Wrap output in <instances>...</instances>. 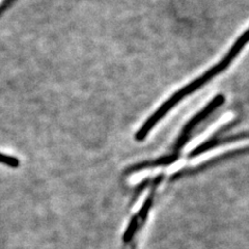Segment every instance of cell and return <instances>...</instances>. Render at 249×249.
I'll return each mask as SVG.
<instances>
[{"mask_svg": "<svg viewBox=\"0 0 249 249\" xmlns=\"http://www.w3.org/2000/svg\"><path fill=\"white\" fill-rule=\"evenodd\" d=\"M146 196H147V192H145V193L143 194L142 197L139 198V200L137 201V204L135 205V207H134V209H133V212H134V213L138 212L139 210L142 209V207L143 206V202H144V200H145V198H146Z\"/></svg>", "mask_w": 249, "mask_h": 249, "instance_id": "4", "label": "cell"}, {"mask_svg": "<svg viewBox=\"0 0 249 249\" xmlns=\"http://www.w3.org/2000/svg\"><path fill=\"white\" fill-rule=\"evenodd\" d=\"M0 163H3V164L9 165L10 167H18L20 165V161L17 158L2 153H0Z\"/></svg>", "mask_w": 249, "mask_h": 249, "instance_id": "3", "label": "cell"}, {"mask_svg": "<svg viewBox=\"0 0 249 249\" xmlns=\"http://www.w3.org/2000/svg\"><path fill=\"white\" fill-rule=\"evenodd\" d=\"M249 138V131L248 132H244V133H241V134H237V135H233V136H230L227 138H220V139H212V140H209L208 142L206 143H202L200 146H198L197 149L194 151V154H199V153H204L207 150L212 149V147L216 146V145H219V144H224L227 142H238V140L241 139H246Z\"/></svg>", "mask_w": 249, "mask_h": 249, "instance_id": "2", "label": "cell"}, {"mask_svg": "<svg viewBox=\"0 0 249 249\" xmlns=\"http://www.w3.org/2000/svg\"><path fill=\"white\" fill-rule=\"evenodd\" d=\"M11 2H12V0H0V14H1L5 10V7Z\"/></svg>", "mask_w": 249, "mask_h": 249, "instance_id": "5", "label": "cell"}, {"mask_svg": "<svg viewBox=\"0 0 249 249\" xmlns=\"http://www.w3.org/2000/svg\"><path fill=\"white\" fill-rule=\"evenodd\" d=\"M223 102H224L223 96H221V95L216 96L211 101V102H210L204 109H202V110L199 113H197L196 116H193V119L188 124H186L184 130L182 131L181 135L178 136V138L177 140L176 146H175V150H174V154L171 155V156H169V157L161 159L159 162H157V164H156L155 166L157 167L158 165L162 164V163H165V164H166V163H169L171 161H174L178 157V153L181 151L182 147L186 144L187 142H188L189 136L192 133V131L196 128V126H197L199 123H201L206 118H208V116L211 114L215 110V109H217L218 107H219Z\"/></svg>", "mask_w": 249, "mask_h": 249, "instance_id": "1", "label": "cell"}]
</instances>
